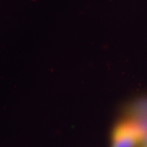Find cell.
<instances>
[{"label": "cell", "instance_id": "cell-1", "mask_svg": "<svg viewBox=\"0 0 147 147\" xmlns=\"http://www.w3.org/2000/svg\"><path fill=\"white\" fill-rule=\"evenodd\" d=\"M143 139V131L137 123L124 121L112 133V147H136Z\"/></svg>", "mask_w": 147, "mask_h": 147}]
</instances>
